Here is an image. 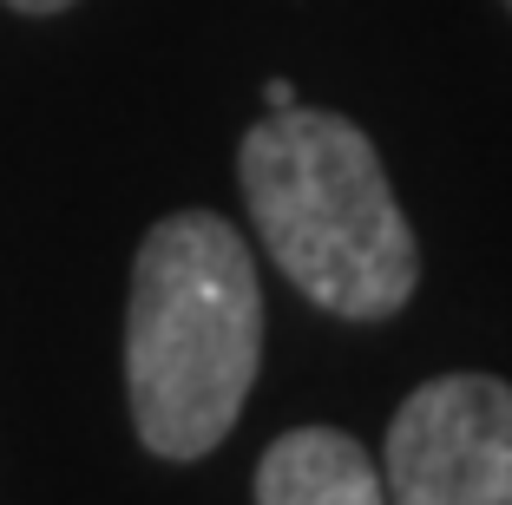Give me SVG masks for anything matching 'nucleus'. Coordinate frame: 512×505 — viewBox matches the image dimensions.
<instances>
[{"label":"nucleus","instance_id":"f03ea898","mask_svg":"<svg viewBox=\"0 0 512 505\" xmlns=\"http://www.w3.org/2000/svg\"><path fill=\"white\" fill-rule=\"evenodd\" d=\"M237 178L263 250L316 309L342 322H388L414 296L421 250L362 125L283 105L243 132Z\"/></svg>","mask_w":512,"mask_h":505},{"label":"nucleus","instance_id":"f257e3e1","mask_svg":"<svg viewBox=\"0 0 512 505\" xmlns=\"http://www.w3.org/2000/svg\"><path fill=\"white\" fill-rule=\"evenodd\" d=\"M263 361L250 243L211 210L151 223L125 302V394L158 460H204L237 427Z\"/></svg>","mask_w":512,"mask_h":505},{"label":"nucleus","instance_id":"7ed1b4c3","mask_svg":"<svg viewBox=\"0 0 512 505\" xmlns=\"http://www.w3.org/2000/svg\"><path fill=\"white\" fill-rule=\"evenodd\" d=\"M388 505H512V387L499 374H434L394 407Z\"/></svg>","mask_w":512,"mask_h":505},{"label":"nucleus","instance_id":"0eeeda50","mask_svg":"<svg viewBox=\"0 0 512 505\" xmlns=\"http://www.w3.org/2000/svg\"><path fill=\"white\" fill-rule=\"evenodd\" d=\"M506 7H512V0H506Z\"/></svg>","mask_w":512,"mask_h":505},{"label":"nucleus","instance_id":"423d86ee","mask_svg":"<svg viewBox=\"0 0 512 505\" xmlns=\"http://www.w3.org/2000/svg\"><path fill=\"white\" fill-rule=\"evenodd\" d=\"M263 105H270V112H283V105H296V86H289V79H270V86H263Z\"/></svg>","mask_w":512,"mask_h":505},{"label":"nucleus","instance_id":"39448f33","mask_svg":"<svg viewBox=\"0 0 512 505\" xmlns=\"http://www.w3.org/2000/svg\"><path fill=\"white\" fill-rule=\"evenodd\" d=\"M7 7H14V14H66V7H79V0H7Z\"/></svg>","mask_w":512,"mask_h":505},{"label":"nucleus","instance_id":"20e7f679","mask_svg":"<svg viewBox=\"0 0 512 505\" xmlns=\"http://www.w3.org/2000/svg\"><path fill=\"white\" fill-rule=\"evenodd\" d=\"M256 505H388V486L342 427H296L256 466Z\"/></svg>","mask_w":512,"mask_h":505}]
</instances>
